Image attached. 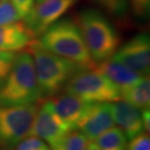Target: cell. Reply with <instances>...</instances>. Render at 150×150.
Segmentation results:
<instances>
[{
  "instance_id": "7a4b0ae2",
  "label": "cell",
  "mask_w": 150,
  "mask_h": 150,
  "mask_svg": "<svg viewBox=\"0 0 150 150\" xmlns=\"http://www.w3.org/2000/svg\"><path fill=\"white\" fill-rule=\"evenodd\" d=\"M41 100L33 59L26 50L17 55L10 73L0 86V105H28Z\"/></svg>"
},
{
  "instance_id": "d6986e66",
  "label": "cell",
  "mask_w": 150,
  "mask_h": 150,
  "mask_svg": "<svg viewBox=\"0 0 150 150\" xmlns=\"http://www.w3.org/2000/svg\"><path fill=\"white\" fill-rule=\"evenodd\" d=\"M20 15L10 0H0V25L21 21Z\"/></svg>"
},
{
  "instance_id": "3957f363",
  "label": "cell",
  "mask_w": 150,
  "mask_h": 150,
  "mask_svg": "<svg viewBox=\"0 0 150 150\" xmlns=\"http://www.w3.org/2000/svg\"><path fill=\"white\" fill-rule=\"evenodd\" d=\"M38 42L55 55L76 62L84 68H94L90 54L77 23L70 19L59 20L40 35Z\"/></svg>"
},
{
  "instance_id": "6da1fadb",
  "label": "cell",
  "mask_w": 150,
  "mask_h": 150,
  "mask_svg": "<svg viewBox=\"0 0 150 150\" xmlns=\"http://www.w3.org/2000/svg\"><path fill=\"white\" fill-rule=\"evenodd\" d=\"M26 50L33 59L42 100L59 94L71 77L81 70L87 69L76 62L46 50L38 40H34Z\"/></svg>"
},
{
  "instance_id": "ac0fdd59",
  "label": "cell",
  "mask_w": 150,
  "mask_h": 150,
  "mask_svg": "<svg viewBox=\"0 0 150 150\" xmlns=\"http://www.w3.org/2000/svg\"><path fill=\"white\" fill-rule=\"evenodd\" d=\"M106 13L115 17H123L128 9V0H94Z\"/></svg>"
},
{
  "instance_id": "e0dca14e",
  "label": "cell",
  "mask_w": 150,
  "mask_h": 150,
  "mask_svg": "<svg viewBox=\"0 0 150 150\" xmlns=\"http://www.w3.org/2000/svg\"><path fill=\"white\" fill-rule=\"evenodd\" d=\"M88 139L78 130L68 132L61 142L53 150H87Z\"/></svg>"
},
{
  "instance_id": "ba28073f",
  "label": "cell",
  "mask_w": 150,
  "mask_h": 150,
  "mask_svg": "<svg viewBox=\"0 0 150 150\" xmlns=\"http://www.w3.org/2000/svg\"><path fill=\"white\" fill-rule=\"evenodd\" d=\"M68 132H70V129L59 118L50 101L47 100L38 107L29 136L38 137L42 140L47 142L53 150Z\"/></svg>"
},
{
  "instance_id": "52a82bcc",
  "label": "cell",
  "mask_w": 150,
  "mask_h": 150,
  "mask_svg": "<svg viewBox=\"0 0 150 150\" xmlns=\"http://www.w3.org/2000/svg\"><path fill=\"white\" fill-rule=\"evenodd\" d=\"M78 0H42L36 2L23 19L33 36L39 37L54 23L72 8Z\"/></svg>"
},
{
  "instance_id": "484cf974",
  "label": "cell",
  "mask_w": 150,
  "mask_h": 150,
  "mask_svg": "<svg viewBox=\"0 0 150 150\" xmlns=\"http://www.w3.org/2000/svg\"><path fill=\"white\" fill-rule=\"evenodd\" d=\"M38 150H52V149H51L48 145H46V146H44V147H42V148L38 149Z\"/></svg>"
},
{
  "instance_id": "5bb4252c",
  "label": "cell",
  "mask_w": 150,
  "mask_h": 150,
  "mask_svg": "<svg viewBox=\"0 0 150 150\" xmlns=\"http://www.w3.org/2000/svg\"><path fill=\"white\" fill-rule=\"evenodd\" d=\"M95 68L115 84L120 89V93L123 90L136 85L142 80L143 77H145L126 65L114 61L112 58L97 62Z\"/></svg>"
},
{
  "instance_id": "4fadbf2b",
  "label": "cell",
  "mask_w": 150,
  "mask_h": 150,
  "mask_svg": "<svg viewBox=\"0 0 150 150\" xmlns=\"http://www.w3.org/2000/svg\"><path fill=\"white\" fill-rule=\"evenodd\" d=\"M36 38L23 22L0 25V51L19 52L28 49Z\"/></svg>"
},
{
  "instance_id": "2e32d148",
  "label": "cell",
  "mask_w": 150,
  "mask_h": 150,
  "mask_svg": "<svg viewBox=\"0 0 150 150\" xmlns=\"http://www.w3.org/2000/svg\"><path fill=\"white\" fill-rule=\"evenodd\" d=\"M127 137L118 127H111L96 139V144L100 150H126Z\"/></svg>"
},
{
  "instance_id": "5b68a950",
  "label": "cell",
  "mask_w": 150,
  "mask_h": 150,
  "mask_svg": "<svg viewBox=\"0 0 150 150\" xmlns=\"http://www.w3.org/2000/svg\"><path fill=\"white\" fill-rule=\"evenodd\" d=\"M64 90L88 103H114L121 100L120 89L95 67L76 73Z\"/></svg>"
},
{
  "instance_id": "603a6c76",
  "label": "cell",
  "mask_w": 150,
  "mask_h": 150,
  "mask_svg": "<svg viewBox=\"0 0 150 150\" xmlns=\"http://www.w3.org/2000/svg\"><path fill=\"white\" fill-rule=\"evenodd\" d=\"M44 142L38 137L30 136L26 137L18 143L14 150H38L46 146Z\"/></svg>"
},
{
  "instance_id": "7c38bea8",
  "label": "cell",
  "mask_w": 150,
  "mask_h": 150,
  "mask_svg": "<svg viewBox=\"0 0 150 150\" xmlns=\"http://www.w3.org/2000/svg\"><path fill=\"white\" fill-rule=\"evenodd\" d=\"M114 122L120 126L127 139H132L144 132L142 111L124 100H119L111 103Z\"/></svg>"
},
{
  "instance_id": "9a60e30c",
  "label": "cell",
  "mask_w": 150,
  "mask_h": 150,
  "mask_svg": "<svg viewBox=\"0 0 150 150\" xmlns=\"http://www.w3.org/2000/svg\"><path fill=\"white\" fill-rule=\"evenodd\" d=\"M121 98L139 110L149 109L150 105V80L149 76L142 78L136 85L121 91Z\"/></svg>"
},
{
  "instance_id": "277c9868",
  "label": "cell",
  "mask_w": 150,
  "mask_h": 150,
  "mask_svg": "<svg viewBox=\"0 0 150 150\" xmlns=\"http://www.w3.org/2000/svg\"><path fill=\"white\" fill-rule=\"evenodd\" d=\"M77 25L96 64L110 59L120 47L121 38L118 32L97 9L89 8L81 11Z\"/></svg>"
},
{
  "instance_id": "9c48e42d",
  "label": "cell",
  "mask_w": 150,
  "mask_h": 150,
  "mask_svg": "<svg viewBox=\"0 0 150 150\" xmlns=\"http://www.w3.org/2000/svg\"><path fill=\"white\" fill-rule=\"evenodd\" d=\"M111 58L142 76H147L150 70L149 36L146 33L137 34L118 48Z\"/></svg>"
},
{
  "instance_id": "d4e9b609",
  "label": "cell",
  "mask_w": 150,
  "mask_h": 150,
  "mask_svg": "<svg viewBox=\"0 0 150 150\" xmlns=\"http://www.w3.org/2000/svg\"><path fill=\"white\" fill-rule=\"evenodd\" d=\"M87 150H100V149L98 147L97 144H96L95 142H89V144H88V146H87Z\"/></svg>"
},
{
  "instance_id": "8992f818",
  "label": "cell",
  "mask_w": 150,
  "mask_h": 150,
  "mask_svg": "<svg viewBox=\"0 0 150 150\" xmlns=\"http://www.w3.org/2000/svg\"><path fill=\"white\" fill-rule=\"evenodd\" d=\"M39 105H0V150H14L21 140L30 134Z\"/></svg>"
},
{
  "instance_id": "cb8c5ba5",
  "label": "cell",
  "mask_w": 150,
  "mask_h": 150,
  "mask_svg": "<svg viewBox=\"0 0 150 150\" xmlns=\"http://www.w3.org/2000/svg\"><path fill=\"white\" fill-rule=\"evenodd\" d=\"M14 7L16 8L18 14L20 15L21 19H25V17L31 10L33 5L36 3V0H10Z\"/></svg>"
},
{
  "instance_id": "30bf717a",
  "label": "cell",
  "mask_w": 150,
  "mask_h": 150,
  "mask_svg": "<svg viewBox=\"0 0 150 150\" xmlns=\"http://www.w3.org/2000/svg\"><path fill=\"white\" fill-rule=\"evenodd\" d=\"M114 124L111 103H92L78 122L76 130L80 131L89 142H94Z\"/></svg>"
},
{
  "instance_id": "44dd1931",
  "label": "cell",
  "mask_w": 150,
  "mask_h": 150,
  "mask_svg": "<svg viewBox=\"0 0 150 150\" xmlns=\"http://www.w3.org/2000/svg\"><path fill=\"white\" fill-rule=\"evenodd\" d=\"M132 13L137 19H146L150 11V0H128Z\"/></svg>"
},
{
  "instance_id": "ffe728a7",
  "label": "cell",
  "mask_w": 150,
  "mask_h": 150,
  "mask_svg": "<svg viewBox=\"0 0 150 150\" xmlns=\"http://www.w3.org/2000/svg\"><path fill=\"white\" fill-rule=\"evenodd\" d=\"M18 54L16 52L0 51V86L2 85L13 67Z\"/></svg>"
},
{
  "instance_id": "4316f807",
  "label": "cell",
  "mask_w": 150,
  "mask_h": 150,
  "mask_svg": "<svg viewBox=\"0 0 150 150\" xmlns=\"http://www.w3.org/2000/svg\"><path fill=\"white\" fill-rule=\"evenodd\" d=\"M39 1H42V0H36V2H39Z\"/></svg>"
},
{
  "instance_id": "7402d4cb",
  "label": "cell",
  "mask_w": 150,
  "mask_h": 150,
  "mask_svg": "<svg viewBox=\"0 0 150 150\" xmlns=\"http://www.w3.org/2000/svg\"><path fill=\"white\" fill-rule=\"evenodd\" d=\"M126 150H150L149 134L146 132H142L134 139H130V143L127 144Z\"/></svg>"
},
{
  "instance_id": "8fae6325",
  "label": "cell",
  "mask_w": 150,
  "mask_h": 150,
  "mask_svg": "<svg viewBox=\"0 0 150 150\" xmlns=\"http://www.w3.org/2000/svg\"><path fill=\"white\" fill-rule=\"evenodd\" d=\"M54 110L64 121L70 131L76 130L78 122L92 103L82 100L77 96L64 92L49 98Z\"/></svg>"
}]
</instances>
